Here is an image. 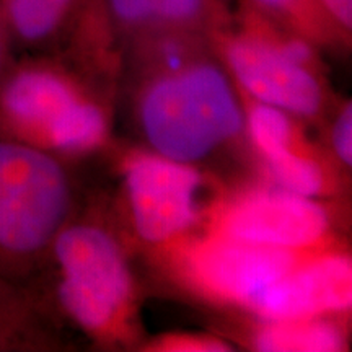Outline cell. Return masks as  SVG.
Instances as JSON below:
<instances>
[{
    "mask_svg": "<svg viewBox=\"0 0 352 352\" xmlns=\"http://www.w3.org/2000/svg\"><path fill=\"white\" fill-rule=\"evenodd\" d=\"M259 162L267 183L294 195L320 199L331 188L327 164L320 160L305 139Z\"/></svg>",
    "mask_w": 352,
    "mask_h": 352,
    "instance_id": "5bb4252c",
    "label": "cell"
},
{
    "mask_svg": "<svg viewBox=\"0 0 352 352\" xmlns=\"http://www.w3.org/2000/svg\"><path fill=\"white\" fill-rule=\"evenodd\" d=\"M334 41L349 46L352 34V0H315Z\"/></svg>",
    "mask_w": 352,
    "mask_h": 352,
    "instance_id": "ac0fdd59",
    "label": "cell"
},
{
    "mask_svg": "<svg viewBox=\"0 0 352 352\" xmlns=\"http://www.w3.org/2000/svg\"><path fill=\"white\" fill-rule=\"evenodd\" d=\"M43 308L19 280L0 274V352L57 349Z\"/></svg>",
    "mask_w": 352,
    "mask_h": 352,
    "instance_id": "4fadbf2b",
    "label": "cell"
},
{
    "mask_svg": "<svg viewBox=\"0 0 352 352\" xmlns=\"http://www.w3.org/2000/svg\"><path fill=\"white\" fill-rule=\"evenodd\" d=\"M329 147L336 162L347 168L352 165V103H342L329 127Z\"/></svg>",
    "mask_w": 352,
    "mask_h": 352,
    "instance_id": "d6986e66",
    "label": "cell"
},
{
    "mask_svg": "<svg viewBox=\"0 0 352 352\" xmlns=\"http://www.w3.org/2000/svg\"><path fill=\"white\" fill-rule=\"evenodd\" d=\"M346 315L258 320L250 344L263 352H341L347 347Z\"/></svg>",
    "mask_w": 352,
    "mask_h": 352,
    "instance_id": "7c38bea8",
    "label": "cell"
},
{
    "mask_svg": "<svg viewBox=\"0 0 352 352\" xmlns=\"http://www.w3.org/2000/svg\"><path fill=\"white\" fill-rule=\"evenodd\" d=\"M162 252L189 292L214 305L250 311L264 290L315 250L264 248L202 230Z\"/></svg>",
    "mask_w": 352,
    "mask_h": 352,
    "instance_id": "52a82bcc",
    "label": "cell"
},
{
    "mask_svg": "<svg viewBox=\"0 0 352 352\" xmlns=\"http://www.w3.org/2000/svg\"><path fill=\"white\" fill-rule=\"evenodd\" d=\"M210 39L246 98L283 109L297 120H315L324 111L328 88L316 44L245 8L239 23L232 19Z\"/></svg>",
    "mask_w": 352,
    "mask_h": 352,
    "instance_id": "277c9868",
    "label": "cell"
},
{
    "mask_svg": "<svg viewBox=\"0 0 352 352\" xmlns=\"http://www.w3.org/2000/svg\"><path fill=\"white\" fill-rule=\"evenodd\" d=\"M352 307V263L340 246L305 254L250 310L256 320L346 315Z\"/></svg>",
    "mask_w": 352,
    "mask_h": 352,
    "instance_id": "9c48e42d",
    "label": "cell"
},
{
    "mask_svg": "<svg viewBox=\"0 0 352 352\" xmlns=\"http://www.w3.org/2000/svg\"><path fill=\"white\" fill-rule=\"evenodd\" d=\"M152 352H228L230 342L208 333H168L148 341L144 347Z\"/></svg>",
    "mask_w": 352,
    "mask_h": 352,
    "instance_id": "e0dca14e",
    "label": "cell"
},
{
    "mask_svg": "<svg viewBox=\"0 0 352 352\" xmlns=\"http://www.w3.org/2000/svg\"><path fill=\"white\" fill-rule=\"evenodd\" d=\"M85 0H0V16L16 50L57 52Z\"/></svg>",
    "mask_w": 352,
    "mask_h": 352,
    "instance_id": "8fae6325",
    "label": "cell"
},
{
    "mask_svg": "<svg viewBox=\"0 0 352 352\" xmlns=\"http://www.w3.org/2000/svg\"><path fill=\"white\" fill-rule=\"evenodd\" d=\"M15 44L12 41L10 33H8L6 23H3L2 16H0V82L6 77L8 69L12 67V64L15 63Z\"/></svg>",
    "mask_w": 352,
    "mask_h": 352,
    "instance_id": "ffe728a7",
    "label": "cell"
},
{
    "mask_svg": "<svg viewBox=\"0 0 352 352\" xmlns=\"http://www.w3.org/2000/svg\"><path fill=\"white\" fill-rule=\"evenodd\" d=\"M243 104L245 138L259 160L283 152L305 139L300 126L296 122L297 118L292 114L252 98L243 100Z\"/></svg>",
    "mask_w": 352,
    "mask_h": 352,
    "instance_id": "9a60e30c",
    "label": "cell"
},
{
    "mask_svg": "<svg viewBox=\"0 0 352 352\" xmlns=\"http://www.w3.org/2000/svg\"><path fill=\"white\" fill-rule=\"evenodd\" d=\"M109 116L88 74L56 52L16 60L0 82V138L59 158L91 155L109 140Z\"/></svg>",
    "mask_w": 352,
    "mask_h": 352,
    "instance_id": "7a4b0ae2",
    "label": "cell"
},
{
    "mask_svg": "<svg viewBox=\"0 0 352 352\" xmlns=\"http://www.w3.org/2000/svg\"><path fill=\"white\" fill-rule=\"evenodd\" d=\"M204 230L233 241L287 252L334 245L333 217L323 202L271 183L245 188L214 204Z\"/></svg>",
    "mask_w": 352,
    "mask_h": 352,
    "instance_id": "ba28073f",
    "label": "cell"
},
{
    "mask_svg": "<svg viewBox=\"0 0 352 352\" xmlns=\"http://www.w3.org/2000/svg\"><path fill=\"white\" fill-rule=\"evenodd\" d=\"M74 206L72 178L63 160L0 138V274L19 280L47 263Z\"/></svg>",
    "mask_w": 352,
    "mask_h": 352,
    "instance_id": "5b68a950",
    "label": "cell"
},
{
    "mask_svg": "<svg viewBox=\"0 0 352 352\" xmlns=\"http://www.w3.org/2000/svg\"><path fill=\"white\" fill-rule=\"evenodd\" d=\"M96 6L121 52L153 38H212L233 19L227 0H96Z\"/></svg>",
    "mask_w": 352,
    "mask_h": 352,
    "instance_id": "30bf717a",
    "label": "cell"
},
{
    "mask_svg": "<svg viewBox=\"0 0 352 352\" xmlns=\"http://www.w3.org/2000/svg\"><path fill=\"white\" fill-rule=\"evenodd\" d=\"M243 8L316 46H336L315 0H243Z\"/></svg>",
    "mask_w": 352,
    "mask_h": 352,
    "instance_id": "2e32d148",
    "label": "cell"
},
{
    "mask_svg": "<svg viewBox=\"0 0 352 352\" xmlns=\"http://www.w3.org/2000/svg\"><path fill=\"white\" fill-rule=\"evenodd\" d=\"M60 311L100 346H138L142 338L140 294L124 246L108 228L74 220L52 243Z\"/></svg>",
    "mask_w": 352,
    "mask_h": 352,
    "instance_id": "3957f363",
    "label": "cell"
},
{
    "mask_svg": "<svg viewBox=\"0 0 352 352\" xmlns=\"http://www.w3.org/2000/svg\"><path fill=\"white\" fill-rule=\"evenodd\" d=\"M148 151L202 166L245 139V104L208 36H165L121 52Z\"/></svg>",
    "mask_w": 352,
    "mask_h": 352,
    "instance_id": "6da1fadb",
    "label": "cell"
},
{
    "mask_svg": "<svg viewBox=\"0 0 352 352\" xmlns=\"http://www.w3.org/2000/svg\"><path fill=\"white\" fill-rule=\"evenodd\" d=\"M121 182L132 233L160 252L196 233L212 209L202 204L208 189L202 168L148 148L126 153Z\"/></svg>",
    "mask_w": 352,
    "mask_h": 352,
    "instance_id": "8992f818",
    "label": "cell"
}]
</instances>
